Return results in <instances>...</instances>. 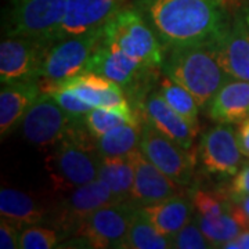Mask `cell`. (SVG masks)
I'll use <instances>...</instances> for the list:
<instances>
[{"label": "cell", "instance_id": "1", "mask_svg": "<svg viewBox=\"0 0 249 249\" xmlns=\"http://www.w3.org/2000/svg\"><path fill=\"white\" fill-rule=\"evenodd\" d=\"M134 7L166 49L216 45L231 19L219 0H137Z\"/></svg>", "mask_w": 249, "mask_h": 249}, {"label": "cell", "instance_id": "2", "mask_svg": "<svg viewBox=\"0 0 249 249\" xmlns=\"http://www.w3.org/2000/svg\"><path fill=\"white\" fill-rule=\"evenodd\" d=\"M100 162L96 137L88 130L85 121L78 119L65 137L52 147L46 169L54 191L70 193L97 178Z\"/></svg>", "mask_w": 249, "mask_h": 249}, {"label": "cell", "instance_id": "3", "mask_svg": "<svg viewBox=\"0 0 249 249\" xmlns=\"http://www.w3.org/2000/svg\"><path fill=\"white\" fill-rule=\"evenodd\" d=\"M160 71L188 90L199 107L208 106L219 89L230 79L219 64L216 45L166 49Z\"/></svg>", "mask_w": 249, "mask_h": 249}, {"label": "cell", "instance_id": "4", "mask_svg": "<svg viewBox=\"0 0 249 249\" xmlns=\"http://www.w3.org/2000/svg\"><path fill=\"white\" fill-rule=\"evenodd\" d=\"M85 72H94L119 85L140 115L142 101L150 93L152 83L160 78L162 71L130 57L104 37Z\"/></svg>", "mask_w": 249, "mask_h": 249}, {"label": "cell", "instance_id": "5", "mask_svg": "<svg viewBox=\"0 0 249 249\" xmlns=\"http://www.w3.org/2000/svg\"><path fill=\"white\" fill-rule=\"evenodd\" d=\"M104 37L130 57L160 70L165 47L136 7L119 10L104 25Z\"/></svg>", "mask_w": 249, "mask_h": 249}, {"label": "cell", "instance_id": "6", "mask_svg": "<svg viewBox=\"0 0 249 249\" xmlns=\"http://www.w3.org/2000/svg\"><path fill=\"white\" fill-rule=\"evenodd\" d=\"M67 0H13L4 21L7 37H32L52 45L61 25Z\"/></svg>", "mask_w": 249, "mask_h": 249}, {"label": "cell", "instance_id": "7", "mask_svg": "<svg viewBox=\"0 0 249 249\" xmlns=\"http://www.w3.org/2000/svg\"><path fill=\"white\" fill-rule=\"evenodd\" d=\"M103 40L104 27L54 42L46 54L40 79L58 82L85 72Z\"/></svg>", "mask_w": 249, "mask_h": 249}, {"label": "cell", "instance_id": "8", "mask_svg": "<svg viewBox=\"0 0 249 249\" xmlns=\"http://www.w3.org/2000/svg\"><path fill=\"white\" fill-rule=\"evenodd\" d=\"M116 202L118 201L109 187L100 178H96L71 190L53 212L50 223L61 234L62 238L75 235L93 212Z\"/></svg>", "mask_w": 249, "mask_h": 249}, {"label": "cell", "instance_id": "9", "mask_svg": "<svg viewBox=\"0 0 249 249\" xmlns=\"http://www.w3.org/2000/svg\"><path fill=\"white\" fill-rule=\"evenodd\" d=\"M140 150L144 157L180 186L191 183L196 168L194 148H184L151 124H142Z\"/></svg>", "mask_w": 249, "mask_h": 249}, {"label": "cell", "instance_id": "10", "mask_svg": "<svg viewBox=\"0 0 249 249\" xmlns=\"http://www.w3.org/2000/svg\"><path fill=\"white\" fill-rule=\"evenodd\" d=\"M78 119L67 114L49 93H42L24 116L22 134L39 148H52L65 137Z\"/></svg>", "mask_w": 249, "mask_h": 249}, {"label": "cell", "instance_id": "11", "mask_svg": "<svg viewBox=\"0 0 249 249\" xmlns=\"http://www.w3.org/2000/svg\"><path fill=\"white\" fill-rule=\"evenodd\" d=\"M137 208L130 201L103 206L90 214L75 235L83 237L89 248H124Z\"/></svg>", "mask_w": 249, "mask_h": 249}, {"label": "cell", "instance_id": "12", "mask_svg": "<svg viewBox=\"0 0 249 249\" xmlns=\"http://www.w3.org/2000/svg\"><path fill=\"white\" fill-rule=\"evenodd\" d=\"M50 43L32 37H7L0 43V80L40 79Z\"/></svg>", "mask_w": 249, "mask_h": 249}, {"label": "cell", "instance_id": "13", "mask_svg": "<svg viewBox=\"0 0 249 249\" xmlns=\"http://www.w3.org/2000/svg\"><path fill=\"white\" fill-rule=\"evenodd\" d=\"M198 155L202 168L216 176H234L242 163L237 134L229 124H216L202 136Z\"/></svg>", "mask_w": 249, "mask_h": 249}, {"label": "cell", "instance_id": "14", "mask_svg": "<svg viewBox=\"0 0 249 249\" xmlns=\"http://www.w3.org/2000/svg\"><path fill=\"white\" fill-rule=\"evenodd\" d=\"M122 9V0H67L61 25L54 42L104 27Z\"/></svg>", "mask_w": 249, "mask_h": 249}, {"label": "cell", "instance_id": "15", "mask_svg": "<svg viewBox=\"0 0 249 249\" xmlns=\"http://www.w3.org/2000/svg\"><path fill=\"white\" fill-rule=\"evenodd\" d=\"M134 166V184L129 201L137 206H145L166 201L181 193L180 184L160 172L142 150L130 154Z\"/></svg>", "mask_w": 249, "mask_h": 249}, {"label": "cell", "instance_id": "16", "mask_svg": "<svg viewBox=\"0 0 249 249\" xmlns=\"http://www.w3.org/2000/svg\"><path fill=\"white\" fill-rule=\"evenodd\" d=\"M216 55L229 78L249 82V25L244 14L235 16L217 40Z\"/></svg>", "mask_w": 249, "mask_h": 249}, {"label": "cell", "instance_id": "17", "mask_svg": "<svg viewBox=\"0 0 249 249\" xmlns=\"http://www.w3.org/2000/svg\"><path fill=\"white\" fill-rule=\"evenodd\" d=\"M140 115L144 124H151L158 132L184 148H193L196 132L187 124L183 116L170 107L158 90L150 91L144 98L140 107Z\"/></svg>", "mask_w": 249, "mask_h": 249}, {"label": "cell", "instance_id": "18", "mask_svg": "<svg viewBox=\"0 0 249 249\" xmlns=\"http://www.w3.org/2000/svg\"><path fill=\"white\" fill-rule=\"evenodd\" d=\"M39 79L4 83L0 90V136L4 139L22 122L31 106L42 94Z\"/></svg>", "mask_w": 249, "mask_h": 249}, {"label": "cell", "instance_id": "19", "mask_svg": "<svg viewBox=\"0 0 249 249\" xmlns=\"http://www.w3.org/2000/svg\"><path fill=\"white\" fill-rule=\"evenodd\" d=\"M208 115L219 124H240L249 118V82L227 80L209 101Z\"/></svg>", "mask_w": 249, "mask_h": 249}, {"label": "cell", "instance_id": "20", "mask_svg": "<svg viewBox=\"0 0 249 249\" xmlns=\"http://www.w3.org/2000/svg\"><path fill=\"white\" fill-rule=\"evenodd\" d=\"M0 214L22 230L52 222V212L35 196L16 188L0 190Z\"/></svg>", "mask_w": 249, "mask_h": 249}, {"label": "cell", "instance_id": "21", "mask_svg": "<svg viewBox=\"0 0 249 249\" xmlns=\"http://www.w3.org/2000/svg\"><path fill=\"white\" fill-rule=\"evenodd\" d=\"M139 208L162 234L170 238L191 222L196 214L191 196H183L181 193L158 204Z\"/></svg>", "mask_w": 249, "mask_h": 249}, {"label": "cell", "instance_id": "22", "mask_svg": "<svg viewBox=\"0 0 249 249\" xmlns=\"http://www.w3.org/2000/svg\"><path fill=\"white\" fill-rule=\"evenodd\" d=\"M194 219L213 248H224L227 242L238 237L242 231L249 230L248 217L237 202H234L232 209L227 213L220 216H202L196 213Z\"/></svg>", "mask_w": 249, "mask_h": 249}, {"label": "cell", "instance_id": "23", "mask_svg": "<svg viewBox=\"0 0 249 249\" xmlns=\"http://www.w3.org/2000/svg\"><path fill=\"white\" fill-rule=\"evenodd\" d=\"M97 178L109 187L118 202L129 201L134 184V166L130 155L101 157Z\"/></svg>", "mask_w": 249, "mask_h": 249}, {"label": "cell", "instance_id": "24", "mask_svg": "<svg viewBox=\"0 0 249 249\" xmlns=\"http://www.w3.org/2000/svg\"><path fill=\"white\" fill-rule=\"evenodd\" d=\"M142 124L126 122L96 139L101 157H127L140 148Z\"/></svg>", "mask_w": 249, "mask_h": 249}, {"label": "cell", "instance_id": "25", "mask_svg": "<svg viewBox=\"0 0 249 249\" xmlns=\"http://www.w3.org/2000/svg\"><path fill=\"white\" fill-rule=\"evenodd\" d=\"M168 249L172 248L170 237L162 232L152 224L142 209L137 208L129 227L124 249Z\"/></svg>", "mask_w": 249, "mask_h": 249}, {"label": "cell", "instance_id": "26", "mask_svg": "<svg viewBox=\"0 0 249 249\" xmlns=\"http://www.w3.org/2000/svg\"><path fill=\"white\" fill-rule=\"evenodd\" d=\"M158 91L165 101L173 108L178 115H181L187 121L196 133L199 132V104L196 103L194 96L184 89L183 86L178 85L176 82L169 79L168 76H160L158 79Z\"/></svg>", "mask_w": 249, "mask_h": 249}, {"label": "cell", "instance_id": "27", "mask_svg": "<svg viewBox=\"0 0 249 249\" xmlns=\"http://www.w3.org/2000/svg\"><path fill=\"white\" fill-rule=\"evenodd\" d=\"M83 121H85L88 130L96 139L106 134L119 124L130 122L122 114L116 112L114 109H108V108H91L86 114V116L83 118Z\"/></svg>", "mask_w": 249, "mask_h": 249}, {"label": "cell", "instance_id": "28", "mask_svg": "<svg viewBox=\"0 0 249 249\" xmlns=\"http://www.w3.org/2000/svg\"><path fill=\"white\" fill-rule=\"evenodd\" d=\"M62 240L61 234L55 229H46L37 226H28L22 229L19 235L21 249H52Z\"/></svg>", "mask_w": 249, "mask_h": 249}, {"label": "cell", "instance_id": "29", "mask_svg": "<svg viewBox=\"0 0 249 249\" xmlns=\"http://www.w3.org/2000/svg\"><path fill=\"white\" fill-rule=\"evenodd\" d=\"M172 248L176 249H209L213 248L211 241L206 238L196 219L178 230L172 238Z\"/></svg>", "mask_w": 249, "mask_h": 249}, {"label": "cell", "instance_id": "30", "mask_svg": "<svg viewBox=\"0 0 249 249\" xmlns=\"http://www.w3.org/2000/svg\"><path fill=\"white\" fill-rule=\"evenodd\" d=\"M21 229L17 224L11 223L7 219L1 217L0 222V248L1 249H16L19 248V235Z\"/></svg>", "mask_w": 249, "mask_h": 249}, {"label": "cell", "instance_id": "31", "mask_svg": "<svg viewBox=\"0 0 249 249\" xmlns=\"http://www.w3.org/2000/svg\"><path fill=\"white\" fill-rule=\"evenodd\" d=\"M227 191L232 201L240 199L241 196H249V162L241 166L240 170L234 175V178Z\"/></svg>", "mask_w": 249, "mask_h": 249}, {"label": "cell", "instance_id": "32", "mask_svg": "<svg viewBox=\"0 0 249 249\" xmlns=\"http://www.w3.org/2000/svg\"><path fill=\"white\" fill-rule=\"evenodd\" d=\"M235 134H237V142H238L242 155L249 158V118L241 121L238 124Z\"/></svg>", "mask_w": 249, "mask_h": 249}, {"label": "cell", "instance_id": "33", "mask_svg": "<svg viewBox=\"0 0 249 249\" xmlns=\"http://www.w3.org/2000/svg\"><path fill=\"white\" fill-rule=\"evenodd\" d=\"M226 249H249V230L242 231L234 240L224 245Z\"/></svg>", "mask_w": 249, "mask_h": 249}, {"label": "cell", "instance_id": "34", "mask_svg": "<svg viewBox=\"0 0 249 249\" xmlns=\"http://www.w3.org/2000/svg\"><path fill=\"white\" fill-rule=\"evenodd\" d=\"M219 1H220L223 6L229 10L230 13H232V11H238V10L242 7V4H244V0H219Z\"/></svg>", "mask_w": 249, "mask_h": 249}, {"label": "cell", "instance_id": "35", "mask_svg": "<svg viewBox=\"0 0 249 249\" xmlns=\"http://www.w3.org/2000/svg\"><path fill=\"white\" fill-rule=\"evenodd\" d=\"M234 202H237V204L240 205L241 209L244 211V213H245V216L248 217L249 220V196H241L240 199H237V201H234Z\"/></svg>", "mask_w": 249, "mask_h": 249}, {"label": "cell", "instance_id": "36", "mask_svg": "<svg viewBox=\"0 0 249 249\" xmlns=\"http://www.w3.org/2000/svg\"><path fill=\"white\" fill-rule=\"evenodd\" d=\"M248 25H249V24H248Z\"/></svg>", "mask_w": 249, "mask_h": 249}]
</instances>
